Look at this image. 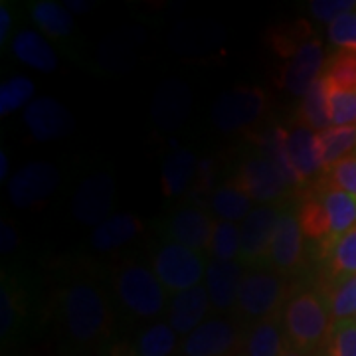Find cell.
I'll list each match as a JSON object with an SVG mask.
<instances>
[{
    "label": "cell",
    "mask_w": 356,
    "mask_h": 356,
    "mask_svg": "<svg viewBox=\"0 0 356 356\" xmlns=\"http://www.w3.org/2000/svg\"><path fill=\"white\" fill-rule=\"evenodd\" d=\"M323 295L331 309L332 325L339 321L356 318V275L329 277Z\"/></svg>",
    "instance_id": "cell-24"
},
{
    "label": "cell",
    "mask_w": 356,
    "mask_h": 356,
    "mask_svg": "<svg viewBox=\"0 0 356 356\" xmlns=\"http://www.w3.org/2000/svg\"><path fill=\"white\" fill-rule=\"evenodd\" d=\"M280 218L281 212L275 206H259L252 210V214L243 220L240 261L255 264L259 259H266Z\"/></svg>",
    "instance_id": "cell-11"
},
{
    "label": "cell",
    "mask_w": 356,
    "mask_h": 356,
    "mask_svg": "<svg viewBox=\"0 0 356 356\" xmlns=\"http://www.w3.org/2000/svg\"><path fill=\"white\" fill-rule=\"evenodd\" d=\"M325 180L334 188L348 192L356 198V156L344 159L339 165L332 166L331 170H327Z\"/></svg>",
    "instance_id": "cell-40"
},
{
    "label": "cell",
    "mask_w": 356,
    "mask_h": 356,
    "mask_svg": "<svg viewBox=\"0 0 356 356\" xmlns=\"http://www.w3.org/2000/svg\"><path fill=\"white\" fill-rule=\"evenodd\" d=\"M305 257V234L299 218L293 212L281 214L266 261L281 273H291L303 264Z\"/></svg>",
    "instance_id": "cell-8"
},
{
    "label": "cell",
    "mask_w": 356,
    "mask_h": 356,
    "mask_svg": "<svg viewBox=\"0 0 356 356\" xmlns=\"http://www.w3.org/2000/svg\"><path fill=\"white\" fill-rule=\"evenodd\" d=\"M243 267L238 261H212L206 269V289L212 305L220 311L236 307L243 281Z\"/></svg>",
    "instance_id": "cell-18"
},
{
    "label": "cell",
    "mask_w": 356,
    "mask_h": 356,
    "mask_svg": "<svg viewBox=\"0 0 356 356\" xmlns=\"http://www.w3.org/2000/svg\"><path fill=\"white\" fill-rule=\"evenodd\" d=\"M287 337L281 329L280 313L257 321L245 341V356H281Z\"/></svg>",
    "instance_id": "cell-21"
},
{
    "label": "cell",
    "mask_w": 356,
    "mask_h": 356,
    "mask_svg": "<svg viewBox=\"0 0 356 356\" xmlns=\"http://www.w3.org/2000/svg\"><path fill=\"white\" fill-rule=\"evenodd\" d=\"M299 121L301 125L313 129L315 133L331 127L327 113V83L323 76L303 95V102L299 105Z\"/></svg>",
    "instance_id": "cell-27"
},
{
    "label": "cell",
    "mask_w": 356,
    "mask_h": 356,
    "mask_svg": "<svg viewBox=\"0 0 356 356\" xmlns=\"http://www.w3.org/2000/svg\"><path fill=\"white\" fill-rule=\"evenodd\" d=\"M62 315L70 337L79 344L97 343L109 329V307L99 289L79 281L67 287L62 297Z\"/></svg>",
    "instance_id": "cell-2"
},
{
    "label": "cell",
    "mask_w": 356,
    "mask_h": 356,
    "mask_svg": "<svg viewBox=\"0 0 356 356\" xmlns=\"http://www.w3.org/2000/svg\"><path fill=\"white\" fill-rule=\"evenodd\" d=\"M89 6H91L89 2H77V0H67L65 2V8L70 13H88Z\"/></svg>",
    "instance_id": "cell-45"
},
{
    "label": "cell",
    "mask_w": 356,
    "mask_h": 356,
    "mask_svg": "<svg viewBox=\"0 0 356 356\" xmlns=\"http://www.w3.org/2000/svg\"><path fill=\"white\" fill-rule=\"evenodd\" d=\"M327 65L325 46L321 40H309L283 67L280 86L293 95H305L309 88L323 76Z\"/></svg>",
    "instance_id": "cell-9"
},
{
    "label": "cell",
    "mask_w": 356,
    "mask_h": 356,
    "mask_svg": "<svg viewBox=\"0 0 356 356\" xmlns=\"http://www.w3.org/2000/svg\"><path fill=\"white\" fill-rule=\"evenodd\" d=\"M34 95V83L28 77L16 76L2 83L0 88V115H8L30 102ZM30 105V103H28Z\"/></svg>",
    "instance_id": "cell-36"
},
{
    "label": "cell",
    "mask_w": 356,
    "mask_h": 356,
    "mask_svg": "<svg viewBox=\"0 0 356 356\" xmlns=\"http://www.w3.org/2000/svg\"><path fill=\"white\" fill-rule=\"evenodd\" d=\"M329 40L341 50L356 51V10L339 16L329 24Z\"/></svg>",
    "instance_id": "cell-39"
},
{
    "label": "cell",
    "mask_w": 356,
    "mask_h": 356,
    "mask_svg": "<svg viewBox=\"0 0 356 356\" xmlns=\"http://www.w3.org/2000/svg\"><path fill=\"white\" fill-rule=\"evenodd\" d=\"M140 229L143 222L135 214H117L95 226V229L91 232V245L97 252H111L139 236Z\"/></svg>",
    "instance_id": "cell-20"
},
{
    "label": "cell",
    "mask_w": 356,
    "mask_h": 356,
    "mask_svg": "<svg viewBox=\"0 0 356 356\" xmlns=\"http://www.w3.org/2000/svg\"><path fill=\"white\" fill-rule=\"evenodd\" d=\"M356 8L355 0H315L311 2V13L321 22H334L339 16L353 13Z\"/></svg>",
    "instance_id": "cell-41"
},
{
    "label": "cell",
    "mask_w": 356,
    "mask_h": 356,
    "mask_svg": "<svg viewBox=\"0 0 356 356\" xmlns=\"http://www.w3.org/2000/svg\"><path fill=\"white\" fill-rule=\"evenodd\" d=\"M117 293L123 307L135 317H156L165 309V287L147 267H125L117 277Z\"/></svg>",
    "instance_id": "cell-3"
},
{
    "label": "cell",
    "mask_w": 356,
    "mask_h": 356,
    "mask_svg": "<svg viewBox=\"0 0 356 356\" xmlns=\"http://www.w3.org/2000/svg\"><path fill=\"white\" fill-rule=\"evenodd\" d=\"M30 13H32L34 22L40 26V30H44L51 38H65L74 30V20H72L70 10L51 0L34 2Z\"/></svg>",
    "instance_id": "cell-29"
},
{
    "label": "cell",
    "mask_w": 356,
    "mask_h": 356,
    "mask_svg": "<svg viewBox=\"0 0 356 356\" xmlns=\"http://www.w3.org/2000/svg\"><path fill=\"white\" fill-rule=\"evenodd\" d=\"M266 93L255 88H236L222 93L212 107V121L220 131H240L266 111Z\"/></svg>",
    "instance_id": "cell-6"
},
{
    "label": "cell",
    "mask_w": 356,
    "mask_h": 356,
    "mask_svg": "<svg viewBox=\"0 0 356 356\" xmlns=\"http://www.w3.org/2000/svg\"><path fill=\"white\" fill-rule=\"evenodd\" d=\"M242 252V228L236 222H218L210 254L216 261H234Z\"/></svg>",
    "instance_id": "cell-33"
},
{
    "label": "cell",
    "mask_w": 356,
    "mask_h": 356,
    "mask_svg": "<svg viewBox=\"0 0 356 356\" xmlns=\"http://www.w3.org/2000/svg\"><path fill=\"white\" fill-rule=\"evenodd\" d=\"M313 192L323 204L329 218V226H331V240L327 245H323V252H325L331 243L343 238L346 232H350L356 226V198L348 192L331 186L325 178L318 180Z\"/></svg>",
    "instance_id": "cell-17"
},
{
    "label": "cell",
    "mask_w": 356,
    "mask_h": 356,
    "mask_svg": "<svg viewBox=\"0 0 356 356\" xmlns=\"http://www.w3.org/2000/svg\"><path fill=\"white\" fill-rule=\"evenodd\" d=\"M0 250H2V254H6V252H13L14 248L18 245V234H16V229L10 222H2V229H0Z\"/></svg>",
    "instance_id": "cell-42"
},
{
    "label": "cell",
    "mask_w": 356,
    "mask_h": 356,
    "mask_svg": "<svg viewBox=\"0 0 356 356\" xmlns=\"http://www.w3.org/2000/svg\"><path fill=\"white\" fill-rule=\"evenodd\" d=\"M0 334L2 339L10 337V332L14 331L18 317H20V299H18V289L13 277H2V295H0Z\"/></svg>",
    "instance_id": "cell-37"
},
{
    "label": "cell",
    "mask_w": 356,
    "mask_h": 356,
    "mask_svg": "<svg viewBox=\"0 0 356 356\" xmlns=\"http://www.w3.org/2000/svg\"><path fill=\"white\" fill-rule=\"evenodd\" d=\"M10 26H13V16H10V10L6 8V4L2 2V8H0V44H4L8 38Z\"/></svg>",
    "instance_id": "cell-43"
},
{
    "label": "cell",
    "mask_w": 356,
    "mask_h": 356,
    "mask_svg": "<svg viewBox=\"0 0 356 356\" xmlns=\"http://www.w3.org/2000/svg\"><path fill=\"white\" fill-rule=\"evenodd\" d=\"M109 356H140L137 350H135V346H129V344H115L113 348H111V353Z\"/></svg>",
    "instance_id": "cell-44"
},
{
    "label": "cell",
    "mask_w": 356,
    "mask_h": 356,
    "mask_svg": "<svg viewBox=\"0 0 356 356\" xmlns=\"http://www.w3.org/2000/svg\"><path fill=\"white\" fill-rule=\"evenodd\" d=\"M60 184V172L50 163H32L20 168L8 184L10 202L18 208H32L46 200Z\"/></svg>",
    "instance_id": "cell-7"
},
{
    "label": "cell",
    "mask_w": 356,
    "mask_h": 356,
    "mask_svg": "<svg viewBox=\"0 0 356 356\" xmlns=\"http://www.w3.org/2000/svg\"><path fill=\"white\" fill-rule=\"evenodd\" d=\"M283 331L287 344L315 355L325 350L332 331V317L325 295L313 289L293 293L283 307Z\"/></svg>",
    "instance_id": "cell-1"
},
{
    "label": "cell",
    "mask_w": 356,
    "mask_h": 356,
    "mask_svg": "<svg viewBox=\"0 0 356 356\" xmlns=\"http://www.w3.org/2000/svg\"><path fill=\"white\" fill-rule=\"evenodd\" d=\"M323 170H331L344 159L356 156V125L329 127L317 133Z\"/></svg>",
    "instance_id": "cell-22"
},
{
    "label": "cell",
    "mask_w": 356,
    "mask_h": 356,
    "mask_svg": "<svg viewBox=\"0 0 356 356\" xmlns=\"http://www.w3.org/2000/svg\"><path fill=\"white\" fill-rule=\"evenodd\" d=\"M177 348V332L168 323H156L139 337L135 350L140 356H170Z\"/></svg>",
    "instance_id": "cell-32"
},
{
    "label": "cell",
    "mask_w": 356,
    "mask_h": 356,
    "mask_svg": "<svg viewBox=\"0 0 356 356\" xmlns=\"http://www.w3.org/2000/svg\"><path fill=\"white\" fill-rule=\"evenodd\" d=\"M234 184H238L252 200L259 202H271L289 188L267 156L245 161Z\"/></svg>",
    "instance_id": "cell-13"
},
{
    "label": "cell",
    "mask_w": 356,
    "mask_h": 356,
    "mask_svg": "<svg viewBox=\"0 0 356 356\" xmlns=\"http://www.w3.org/2000/svg\"><path fill=\"white\" fill-rule=\"evenodd\" d=\"M212 210L222 222H238L245 220L252 214V198L245 192L229 182L226 186H220L212 196Z\"/></svg>",
    "instance_id": "cell-28"
},
{
    "label": "cell",
    "mask_w": 356,
    "mask_h": 356,
    "mask_svg": "<svg viewBox=\"0 0 356 356\" xmlns=\"http://www.w3.org/2000/svg\"><path fill=\"white\" fill-rule=\"evenodd\" d=\"M309 34H311V28L307 22L299 20V22H293L289 26H280L271 32V44L277 54H281L283 58H289L297 51L301 50L309 42Z\"/></svg>",
    "instance_id": "cell-34"
},
{
    "label": "cell",
    "mask_w": 356,
    "mask_h": 356,
    "mask_svg": "<svg viewBox=\"0 0 356 356\" xmlns=\"http://www.w3.org/2000/svg\"><path fill=\"white\" fill-rule=\"evenodd\" d=\"M208 289L198 285L188 291L178 293L168 311V325L177 334H191L200 327V321L208 311Z\"/></svg>",
    "instance_id": "cell-19"
},
{
    "label": "cell",
    "mask_w": 356,
    "mask_h": 356,
    "mask_svg": "<svg viewBox=\"0 0 356 356\" xmlns=\"http://www.w3.org/2000/svg\"><path fill=\"white\" fill-rule=\"evenodd\" d=\"M325 356H356V318L339 321L332 325Z\"/></svg>",
    "instance_id": "cell-38"
},
{
    "label": "cell",
    "mask_w": 356,
    "mask_h": 356,
    "mask_svg": "<svg viewBox=\"0 0 356 356\" xmlns=\"http://www.w3.org/2000/svg\"><path fill=\"white\" fill-rule=\"evenodd\" d=\"M13 51L22 64L44 74L54 72L58 67V58L50 44L32 30H22L16 34V38L13 40Z\"/></svg>",
    "instance_id": "cell-23"
},
{
    "label": "cell",
    "mask_w": 356,
    "mask_h": 356,
    "mask_svg": "<svg viewBox=\"0 0 356 356\" xmlns=\"http://www.w3.org/2000/svg\"><path fill=\"white\" fill-rule=\"evenodd\" d=\"M283 145H285L287 161L299 180V186L311 184L309 180L323 170L317 133L305 125H295L283 133Z\"/></svg>",
    "instance_id": "cell-10"
},
{
    "label": "cell",
    "mask_w": 356,
    "mask_h": 356,
    "mask_svg": "<svg viewBox=\"0 0 356 356\" xmlns=\"http://www.w3.org/2000/svg\"><path fill=\"white\" fill-rule=\"evenodd\" d=\"M329 277H350L356 275V226L343 238L331 243L325 252Z\"/></svg>",
    "instance_id": "cell-30"
},
{
    "label": "cell",
    "mask_w": 356,
    "mask_h": 356,
    "mask_svg": "<svg viewBox=\"0 0 356 356\" xmlns=\"http://www.w3.org/2000/svg\"><path fill=\"white\" fill-rule=\"evenodd\" d=\"M216 222L202 210L184 208L178 210L166 224V234L172 238V243L191 248L194 252L210 250V243L216 232Z\"/></svg>",
    "instance_id": "cell-15"
},
{
    "label": "cell",
    "mask_w": 356,
    "mask_h": 356,
    "mask_svg": "<svg viewBox=\"0 0 356 356\" xmlns=\"http://www.w3.org/2000/svg\"><path fill=\"white\" fill-rule=\"evenodd\" d=\"M325 83H327V113L331 127L356 125V89L334 88L327 79Z\"/></svg>",
    "instance_id": "cell-31"
},
{
    "label": "cell",
    "mask_w": 356,
    "mask_h": 356,
    "mask_svg": "<svg viewBox=\"0 0 356 356\" xmlns=\"http://www.w3.org/2000/svg\"><path fill=\"white\" fill-rule=\"evenodd\" d=\"M297 218H299V224H301L305 238L321 242V248L329 243V240H331L329 218H327V212H325L323 204L318 200V196L313 191L307 192V196L299 206Z\"/></svg>",
    "instance_id": "cell-26"
},
{
    "label": "cell",
    "mask_w": 356,
    "mask_h": 356,
    "mask_svg": "<svg viewBox=\"0 0 356 356\" xmlns=\"http://www.w3.org/2000/svg\"><path fill=\"white\" fill-rule=\"evenodd\" d=\"M6 172H8V156L2 151V153H0V178H2V180L6 178Z\"/></svg>",
    "instance_id": "cell-46"
},
{
    "label": "cell",
    "mask_w": 356,
    "mask_h": 356,
    "mask_svg": "<svg viewBox=\"0 0 356 356\" xmlns=\"http://www.w3.org/2000/svg\"><path fill=\"white\" fill-rule=\"evenodd\" d=\"M323 77L334 88L356 89V51L341 50L334 54L325 65Z\"/></svg>",
    "instance_id": "cell-35"
},
{
    "label": "cell",
    "mask_w": 356,
    "mask_h": 356,
    "mask_svg": "<svg viewBox=\"0 0 356 356\" xmlns=\"http://www.w3.org/2000/svg\"><path fill=\"white\" fill-rule=\"evenodd\" d=\"M198 172V156L191 151H178L166 159L163 168V191L168 196H178L194 175Z\"/></svg>",
    "instance_id": "cell-25"
},
{
    "label": "cell",
    "mask_w": 356,
    "mask_h": 356,
    "mask_svg": "<svg viewBox=\"0 0 356 356\" xmlns=\"http://www.w3.org/2000/svg\"><path fill=\"white\" fill-rule=\"evenodd\" d=\"M154 275L168 293H184L198 287L204 277V259L191 248L168 243L154 257Z\"/></svg>",
    "instance_id": "cell-4"
},
{
    "label": "cell",
    "mask_w": 356,
    "mask_h": 356,
    "mask_svg": "<svg viewBox=\"0 0 356 356\" xmlns=\"http://www.w3.org/2000/svg\"><path fill=\"white\" fill-rule=\"evenodd\" d=\"M285 297V281L275 273L254 271L243 277L236 309L248 318H266L280 313V305Z\"/></svg>",
    "instance_id": "cell-5"
},
{
    "label": "cell",
    "mask_w": 356,
    "mask_h": 356,
    "mask_svg": "<svg viewBox=\"0 0 356 356\" xmlns=\"http://www.w3.org/2000/svg\"><path fill=\"white\" fill-rule=\"evenodd\" d=\"M24 123L36 140H54L70 133L72 115L60 102L40 97L26 107Z\"/></svg>",
    "instance_id": "cell-14"
},
{
    "label": "cell",
    "mask_w": 356,
    "mask_h": 356,
    "mask_svg": "<svg viewBox=\"0 0 356 356\" xmlns=\"http://www.w3.org/2000/svg\"><path fill=\"white\" fill-rule=\"evenodd\" d=\"M236 343L238 332L228 321L212 318L186 337L182 353L184 356H226L234 350Z\"/></svg>",
    "instance_id": "cell-16"
},
{
    "label": "cell",
    "mask_w": 356,
    "mask_h": 356,
    "mask_svg": "<svg viewBox=\"0 0 356 356\" xmlns=\"http://www.w3.org/2000/svg\"><path fill=\"white\" fill-rule=\"evenodd\" d=\"M281 356H311V355H307V353H303V350H299V348H295V346H291V344H287V346H285V350L281 353Z\"/></svg>",
    "instance_id": "cell-47"
},
{
    "label": "cell",
    "mask_w": 356,
    "mask_h": 356,
    "mask_svg": "<svg viewBox=\"0 0 356 356\" xmlns=\"http://www.w3.org/2000/svg\"><path fill=\"white\" fill-rule=\"evenodd\" d=\"M113 178L107 175L89 177L76 192V198L72 204V214L83 224L99 226L107 220V214L113 206Z\"/></svg>",
    "instance_id": "cell-12"
}]
</instances>
